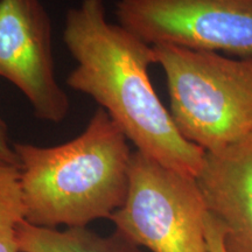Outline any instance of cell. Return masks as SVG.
<instances>
[{
	"label": "cell",
	"mask_w": 252,
	"mask_h": 252,
	"mask_svg": "<svg viewBox=\"0 0 252 252\" xmlns=\"http://www.w3.org/2000/svg\"><path fill=\"white\" fill-rule=\"evenodd\" d=\"M63 41L76 61L67 86L98 103L138 152L196 178L206 151L182 137L154 90L153 46L109 21L103 0H81L69 8Z\"/></svg>",
	"instance_id": "6da1fadb"
},
{
	"label": "cell",
	"mask_w": 252,
	"mask_h": 252,
	"mask_svg": "<svg viewBox=\"0 0 252 252\" xmlns=\"http://www.w3.org/2000/svg\"><path fill=\"white\" fill-rule=\"evenodd\" d=\"M122 128L102 108L83 132L64 144L15 143L26 220L55 228L110 219L124 204L131 150Z\"/></svg>",
	"instance_id": "7a4b0ae2"
},
{
	"label": "cell",
	"mask_w": 252,
	"mask_h": 252,
	"mask_svg": "<svg viewBox=\"0 0 252 252\" xmlns=\"http://www.w3.org/2000/svg\"><path fill=\"white\" fill-rule=\"evenodd\" d=\"M153 49L166 77L169 112L185 139L214 152L252 133V56L171 45Z\"/></svg>",
	"instance_id": "3957f363"
},
{
	"label": "cell",
	"mask_w": 252,
	"mask_h": 252,
	"mask_svg": "<svg viewBox=\"0 0 252 252\" xmlns=\"http://www.w3.org/2000/svg\"><path fill=\"white\" fill-rule=\"evenodd\" d=\"M208 215L196 179L132 152L127 196L110 217L117 232L151 252H209Z\"/></svg>",
	"instance_id": "277c9868"
},
{
	"label": "cell",
	"mask_w": 252,
	"mask_h": 252,
	"mask_svg": "<svg viewBox=\"0 0 252 252\" xmlns=\"http://www.w3.org/2000/svg\"><path fill=\"white\" fill-rule=\"evenodd\" d=\"M115 14L151 46L252 56V0H117Z\"/></svg>",
	"instance_id": "5b68a950"
},
{
	"label": "cell",
	"mask_w": 252,
	"mask_h": 252,
	"mask_svg": "<svg viewBox=\"0 0 252 252\" xmlns=\"http://www.w3.org/2000/svg\"><path fill=\"white\" fill-rule=\"evenodd\" d=\"M0 76L24 94L41 121L67 117L70 104L56 77L52 23L41 0H0Z\"/></svg>",
	"instance_id": "8992f818"
},
{
	"label": "cell",
	"mask_w": 252,
	"mask_h": 252,
	"mask_svg": "<svg viewBox=\"0 0 252 252\" xmlns=\"http://www.w3.org/2000/svg\"><path fill=\"white\" fill-rule=\"evenodd\" d=\"M226 252H252V133L206 152L196 176Z\"/></svg>",
	"instance_id": "52a82bcc"
},
{
	"label": "cell",
	"mask_w": 252,
	"mask_h": 252,
	"mask_svg": "<svg viewBox=\"0 0 252 252\" xmlns=\"http://www.w3.org/2000/svg\"><path fill=\"white\" fill-rule=\"evenodd\" d=\"M20 252H139L137 245L119 232L100 237L86 226L56 230L25 220L19 228Z\"/></svg>",
	"instance_id": "ba28073f"
},
{
	"label": "cell",
	"mask_w": 252,
	"mask_h": 252,
	"mask_svg": "<svg viewBox=\"0 0 252 252\" xmlns=\"http://www.w3.org/2000/svg\"><path fill=\"white\" fill-rule=\"evenodd\" d=\"M26 220L20 169L0 165V252L19 251V228Z\"/></svg>",
	"instance_id": "9c48e42d"
},
{
	"label": "cell",
	"mask_w": 252,
	"mask_h": 252,
	"mask_svg": "<svg viewBox=\"0 0 252 252\" xmlns=\"http://www.w3.org/2000/svg\"><path fill=\"white\" fill-rule=\"evenodd\" d=\"M0 165L20 166L18 154L14 149V144L12 145L9 141L7 127H6L1 116H0Z\"/></svg>",
	"instance_id": "30bf717a"
},
{
	"label": "cell",
	"mask_w": 252,
	"mask_h": 252,
	"mask_svg": "<svg viewBox=\"0 0 252 252\" xmlns=\"http://www.w3.org/2000/svg\"><path fill=\"white\" fill-rule=\"evenodd\" d=\"M206 235H207V243L209 252H226L224 244H223V238L220 235L216 223L214 222L213 217L210 214L207 217L206 223Z\"/></svg>",
	"instance_id": "8fae6325"
}]
</instances>
